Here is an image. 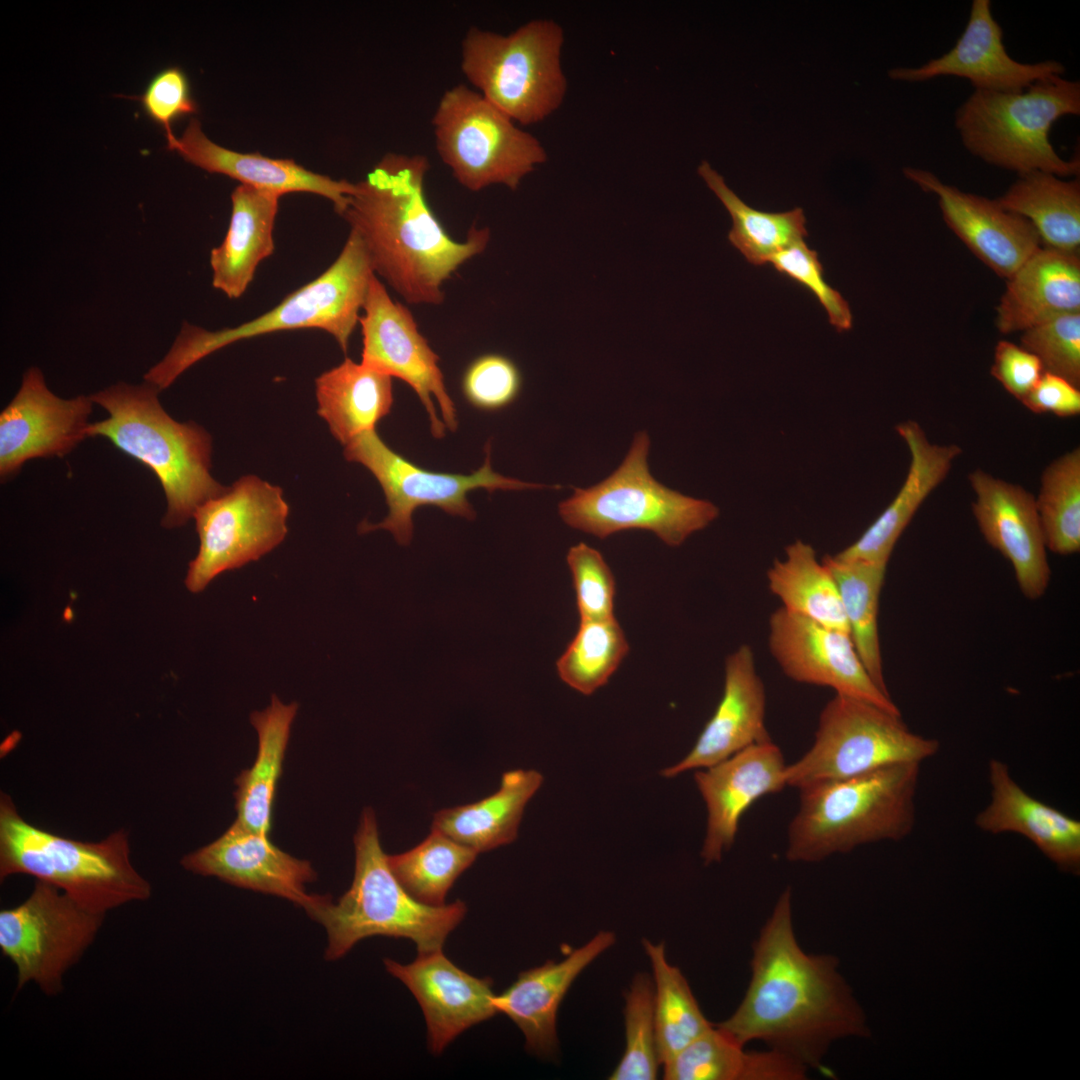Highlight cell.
Masks as SVG:
<instances>
[{"mask_svg": "<svg viewBox=\"0 0 1080 1080\" xmlns=\"http://www.w3.org/2000/svg\"><path fill=\"white\" fill-rule=\"evenodd\" d=\"M751 977L742 1001L715 1024L740 1044L764 1042L817 1069L832 1044L867 1037L866 1015L832 954L806 953L799 945L786 888L752 946Z\"/></svg>", "mask_w": 1080, "mask_h": 1080, "instance_id": "cell-1", "label": "cell"}, {"mask_svg": "<svg viewBox=\"0 0 1080 1080\" xmlns=\"http://www.w3.org/2000/svg\"><path fill=\"white\" fill-rule=\"evenodd\" d=\"M429 167L424 155L383 156L355 183L340 215L365 245L375 274L407 303L439 305L444 282L486 249L490 231L473 225L463 242L447 234L425 197Z\"/></svg>", "mask_w": 1080, "mask_h": 1080, "instance_id": "cell-2", "label": "cell"}, {"mask_svg": "<svg viewBox=\"0 0 1080 1080\" xmlns=\"http://www.w3.org/2000/svg\"><path fill=\"white\" fill-rule=\"evenodd\" d=\"M159 392L147 382H119L90 395L109 417L89 424L87 436L107 438L156 475L167 500L162 526L176 528L227 487L210 473L211 435L195 422L170 417L160 404Z\"/></svg>", "mask_w": 1080, "mask_h": 1080, "instance_id": "cell-3", "label": "cell"}, {"mask_svg": "<svg viewBox=\"0 0 1080 1080\" xmlns=\"http://www.w3.org/2000/svg\"><path fill=\"white\" fill-rule=\"evenodd\" d=\"M919 763H901L799 790L785 856L815 863L880 841H899L913 830Z\"/></svg>", "mask_w": 1080, "mask_h": 1080, "instance_id": "cell-4", "label": "cell"}, {"mask_svg": "<svg viewBox=\"0 0 1080 1080\" xmlns=\"http://www.w3.org/2000/svg\"><path fill=\"white\" fill-rule=\"evenodd\" d=\"M367 249L350 231L335 261L265 314L236 327L209 331L184 323L167 354L144 375L159 391L201 359L232 343L296 329H320L346 353L375 276Z\"/></svg>", "mask_w": 1080, "mask_h": 1080, "instance_id": "cell-5", "label": "cell"}, {"mask_svg": "<svg viewBox=\"0 0 1080 1080\" xmlns=\"http://www.w3.org/2000/svg\"><path fill=\"white\" fill-rule=\"evenodd\" d=\"M354 845L355 872L349 890L336 903L323 896L307 912L326 929L325 958L339 959L358 941L376 935L410 939L419 953L441 950L463 920L465 903L432 906L407 892L388 864L371 808L362 812Z\"/></svg>", "mask_w": 1080, "mask_h": 1080, "instance_id": "cell-6", "label": "cell"}, {"mask_svg": "<svg viewBox=\"0 0 1080 1080\" xmlns=\"http://www.w3.org/2000/svg\"><path fill=\"white\" fill-rule=\"evenodd\" d=\"M15 874L52 884L85 909L104 915L151 895L150 883L131 863L124 829L99 842L58 836L25 821L11 797L2 793L0 879Z\"/></svg>", "mask_w": 1080, "mask_h": 1080, "instance_id": "cell-7", "label": "cell"}, {"mask_svg": "<svg viewBox=\"0 0 1080 1080\" xmlns=\"http://www.w3.org/2000/svg\"><path fill=\"white\" fill-rule=\"evenodd\" d=\"M1067 115H1080V83L1054 75L1022 91L975 90L957 109L955 127L965 148L990 165L1062 178L1080 172L1079 155L1061 158L1049 139L1052 125Z\"/></svg>", "mask_w": 1080, "mask_h": 1080, "instance_id": "cell-8", "label": "cell"}, {"mask_svg": "<svg viewBox=\"0 0 1080 1080\" xmlns=\"http://www.w3.org/2000/svg\"><path fill=\"white\" fill-rule=\"evenodd\" d=\"M563 43V29L552 19H533L509 34L473 26L461 44V70L516 124H537L559 109L567 92Z\"/></svg>", "mask_w": 1080, "mask_h": 1080, "instance_id": "cell-9", "label": "cell"}, {"mask_svg": "<svg viewBox=\"0 0 1080 1080\" xmlns=\"http://www.w3.org/2000/svg\"><path fill=\"white\" fill-rule=\"evenodd\" d=\"M650 439L635 434L621 465L588 488H574L558 506L570 527L604 539L626 530H647L671 547L705 529L719 515L712 502L684 495L658 482L650 473Z\"/></svg>", "mask_w": 1080, "mask_h": 1080, "instance_id": "cell-10", "label": "cell"}, {"mask_svg": "<svg viewBox=\"0 0 1080 1080\" xmlns=\"http://www.w3.org/2000/svg\"><path fill=\"white\" fill-rule=\"evenodd\" d=\"M431 124L439 157L473 192L496 184L516 190L548 157L535 136L465 84L444 92Z\"/></svg>", "mask_w": 1080, "mask_h": 1080, "instance_id": "cell-11", "label": "cell"}, {"mask_svg": "<svg viewBox=\"0 0 1080 1080\" xmlns=\"http://www.w3.org/2000/svg\"><path fill=\"white\" fill-rule=\"evenodd\" d=\"M939 748L936 739L910 731L901 714L835 694L820 712L810 749L796 762L787 764L786 785L800 789L890 765L921 764Z\"/></svg>", "mask_w": 1080, "mask_h": 1080, "instance_id": "cell-12", "label": "cell"}, {"mask_svg": "<svg viewBox=\"0 0 1080 1080\" xmlns=\"http://www.w3.org/2000/svg\"><path fill=\"white\" fill-rule=\"evenodd\" d=\"M104 918L36 880L27 899L0 912V949L16 967L17 991L33 982L48 996L60 993L65 973L93 943Z\"/></svg>", "mask_w": 1080, "mask_h": 1080, "instance_id": "cell-13", "label": "cell"}, {"mask_svg": "<svg viewBox=\"0 0 1080 1080\" xmlns=\"http://www.w3.org/2000/svg\"><path fill=\"white\" fill-rule=\"evenodd\" d=\"M289 506L279 486L246 475L195 511L200 546L185 585L199 593L219 574L260 559L286 537Z\"/></svg>", "mask_w": 1080, "mask_h": 1080, "instance_id": "cell-14", "label": "cell"}, {"mask_svg": "<svg viewBox=\"0 0 1080 1080\" xmlns=\"http://www.w3.org/2000/svg\"><path fill=\"white\" fill-rule=\"evenodd\" d=\"M344 447L346 460L362 464L377 479L389 508L382 522L371 524L363 521L359 525V533L387 530L400 545L410 543L413 536L412 514L420 506H435L446 513L473 519L475 511L467 498L472 490L483 488L491 493L495 490L544 487L493 471L489 444L485 448L483 465L469 475L421 468L387 446L376 429L357 436Z\"/></svg>", "mask_w": 1080, "mask_h": 1080, "instance_id": "cell-15", "label": "cell"}, {"mask_svg": "<svg viewBox=\"0 0 1080 1080\" xmlns=\"http://www.w3.org/2000/svg\"><path fill=\"white\" fill-rule=\"evenodd\" d=\"M360 315L361 363L407 383L429 416L432 435L458 427L456 407L445 387L439 356L420 333L408 308L394 301L375 275Z\"/></svg>", "mask_w": 1080, "mask_h": 1080, "instance_id": "cell-16", "label": "cell"}, {"mask_svg": "<svg viewBox=\"0 0 1080 1080\" xmlns=\"http://www.w3.org/2000/svg\"><path fill=\"white\" fill-rule=\"evenodd\" d=\"M767 642L771 656L792 681L828 687L901 714L866 670L849 633L779 607L769 617Z\"/></svg>", "mask_w": 1080, "mask_h": 1080, "instance_id": "cell-17", "label": "cell"}, {"mask_svg": "<svg viewBox=\"0 0 1080 1080\" xmlns=\"http://www.w3.org/2000/svg\"><path fill=\"white\" fill-rule=\"evenodd\" d=\"M90 396H56L38 367L23 375L20 388L0 414V475L6 480L34 458L63 457L87 436Z\"/></svg>", "mask_w": 1080, "mask_h": 1080, "instance_id": "cell-18", "label": "cell"}, {"mask_svg": "<svg viewBox=\"0 0 1080 1080\" xmlns=\"http://www.w3.org/2000/svg\"><path fill=\"white\" fill-rule=\"evenodd\" d=\"M976 495L972 512L986 542L1011 564L1022 594L1036 600L1051 570L1035 497L1019 485L977 469L969 474Z\"/></svg>", "mask_w": 1080, "mask_h": 1080, "instance_id": "cell-19", "label": "cell"}, {"mask_svg": "<svg viewBox=\"0 0 1080 1080\" xmlns=\"http://www.w3.org/2000/svg\"><path fill=\"white\" fill-rule=\"evenodd\" d=\"M786 767L781 749L770 740L695 770L694 780L707 809L701 849L705 864L721 861L730 850L741 817L753 803L787 787Z\"/></svg>", "mask_w": 1080, "mask_h": 1080, "instance_id": "cell-20", "label": "cell"}, {"mask_svg": "<svg viewBox=\"0 0 1080 1080\" xmlns=\"http://www.w3.org/2000/svg\"><path fill=\"white\" fill-rule=\"evenodd\" d=\"M1064 72L1056 60L1021 63L1011 58L1002 27L992 15L991 1L973 0L967 25L952 49L916 68H894L889 76L908 82L954 76L969 80L975 90L1016 92Z\"/></svg>", "mask_w": 1080, "mask_h": 1080, "instance_id": "cell-21", "label": "cell"}, {"mask_svg": "<svg viewBox=\"0 0 1080 1080\" xmlns=\"http://www.w3.org/2000/svg\"><path fill=\"white\" fill-rule=\"evenodd\" d=\"M181 864L196 874L288 899L306 912L323 898L306 893L305 884L316 879L309 861L289 855L269 836L236 820L219 838L183 857Z\"/></svg>", "mask_w": 1080, "mask_h": 1080, "instance_id": "cell-22", "label": "cell"}, {"mask_svg": "<svg viewBox=\"0 0 1080 1080\" xmlns=\"http://www.w3.org/2000/svg\"><path fill=\"white\" fill-rule=\"evenodd\" d=\"M904 174L937 196L947 226L998 276L1009 279L1040 248L1033 225L997 200L963 192L924 169L907 167Z\"/></svg>", "mask_w": 1080, "mask_h": 1080, "instance_id": "cell-23", "label": "cell"}, {"mask_svg": "<svg viewBox=\"0 0 1080 1080\" xmlns=\"http://www.w3.org/2000/svg\"><path fill=\"white\" fill-rule=\"evenodd\" d=\"M384 965L408 987L421 1006L429 1049L434 1054H440L466 1029L497 1013L492 980L470 975L441 950L419 953L409 964L386 958Z\"/></svg>", "mask_w": 1080, "mask_h": 1080, "instance_id": "cell-24", "label": "cell"}, {"mask_svg": "<svg viewBox=\"0 0 1080 1080\" xmlns=\"http://www.w3.org/2000/svg\"><path fill=\"white\" fill-rule=\"evenodd\" d=\"M766 690L748 644L727 656L723 694L690 752L661 771L666 778L706 768L758 743L771 740L765 723Z\"/></svg>", "mask_w": 1080, "mask_h": 1080, "instance_id": "cell-25", "label": "cell"}, {"mask_svg": "<svg viewBox=\"0 0 1080 1080\" xmlns=\"http://www.w3.org/2000/svg\"><path fill=\"white\" fill-rule=\"evenodd\" d=\"M615 940L613 932L600 931L563 960H549L521 972L502 994L494 995L497 1013L507 1015L522 1031L528 1052L539 1057L556 1053V1016L564 996L579 974Z\"/></svg>", "mask_w": 1080, "mask_h": 1080, "instance_id": "cell-26", "label": "cell"}, {"mask_svg": "<svg viewBox=\"0 0 1080 1080\" xmlns=\"http://www.w3.org/2000/svg\"><path fill=\"white\" fill-rule=\"evenodd\" d=\"M988 780L990 802L975 817V825L994 835H1022L1060 870L1079 874L1080 821L1027 793L999 759L989 761Z\"/></svg>", "mask_w": 1080, "mask_h": 1080, "instance_id": "cell-27", "label": "cell"}, {"mask_svg": "<svg viewBox=\"0 0 1080 1080\" xmlns=\"http://www.w3.org/2000/svg\"><path fill=\"white\" fill-rule=\"evenodd\" d=\"M170 150L177 151L188 163L209 173L226 175L241 185L279 196L292 192L320 195L333 203L339 215L355 190V183L315 173L292 159L269 158L222 147L204 134L196 118L190 119L182 136L176 139Z\"/></svg>", "mask_w": 1080, "mask_h": 1080, "instance_id": "cell-28", "label": "cell"}, {"mask_svg": "<svg viewBox=\"0 0 1080 1080\" xmlns=\"http://www.w3.org/2000/svg\"><path fill=\"white\" fill-rule=\"evenodd\" d=\"M896 431L910 452L906 479L890 504L851 545L835 554L844 560L888 563L893 549L919 507L947 477L962 449L956 444L931 443L923 428L908 420Z\"/></svg>", "mask_w": 1080, "mask_h": 1080, "instance_id": "cell-29", "label": "cell"}, {"mask_svg": "<svg viewBox=\"0 0 1080 1080\" xmlns=\"http://www.w3.org/2000/svg\"><path fill=\"white\" fill-rule=\"evenodd\" d=\"M1007 280L995 320L1003 334L1080 313L1078 254L1040 247Z\"/></svg>", "mask_w": 1080, "mask_h": 1080, "instance_id": "cell-30", "label": "cell"}, {"mask_svg": "<svg viewBox=\"0 0 1080 1080\" xmlns=\"http://www.w3.org/2000/svg\"><path fill=\"white\" fill-rule=\"evenodd\" d=\"M280 197L241 184L233 190L226 235L210 253L212 286L228 298L241 297L254 279L258 265L272 255Z\"/></svg>", "mask_w": 1080, "mask_h": 1080, "instance_id": "cell-31", "label": "cell"}, {"mask_svg": "<svg viewBox=\"0 0 1080 1080\" xmlns=\"http://www.w3.org/2000/svg\"><path fill=\"white\" fill-rule=\"evenodd\" d=\"M542 782L543 776L536 770L506 771L496 792L473 803L437 811L432 828L477 853L512 843L525 806Z\"/></svg>", "mask_w": 1080, "mask_h": 1080, "instance_id": "cell-32", "label": "cell"}, {"mask_svg": "<svg viewBox=\"0 0 1080 1080\" xmlns=\"http://www.w3.org/2000/svg\"><path fill=\"white\" fill-rule=\"evenodd\" d=\"M317 412L342 445L374 430L393 405L392 377L345 358L315 380Z\"/></svg>", "mask_w": 1080, "mask_h": 1080, "instance_id": "cell-33", "label": "cell"}, {"mask_svg": "<svg viewBox=\"0 0 1080 1080\" xmlns=\"http://www.w3.org/2000/svg\"><path fill=\"white\" fill-rule=\"evenodd\" d=\"M663 1066L666 1080H804L808 1071L775 1050H747L716 1025Z\"/></svg>", "mask_w": 1080, "mask_h": 1080, "instance_id": "cell-34", "label": "cell"}, {"mask_svg": "<svg viewBox=\"0 0 1080 1080\" xmlns=\"http://www.w3.org/2000/svg\"><path fill=\"white\" fill-rule=\"evenodd\" d=\"M297 710L296 702L284 704L273 695L266 709L250 715L258 735V749L252 767L243 770L235 781L236 821L267 836L272 827L274 798Z\"/></svg>", "mask_w": 1080, "mask_h": 1080, "instance_id": "cell-35", "label": "cell"}, {"mask_svg": "<svg viewBox=\"0 0 1080 1080\" xmlns=\"http://www.w3.org/2000/svg\"><path fill=\"white\" fill-rule=\"evenodd\" d=\"M1005 210L1027 219L1048 248L1078 254L1080 247V182L1032 171L1019 175L996 199Z\"/></svg>", "mask_w": 1080, "mask_h": 1080, "instance_id": "cell-36", "label": "cell"}, {"mask_svg": "<svg viewBox=\"0 0 1080 1080\" xmlns=\"http://www.w3.org/2000/svg\"><path fill=\"white\" fill-rule=\"evenodd\" d=\"M766 578L769 591L785 610L849 633L836 581L811 544L802 540L789 544Z\"/></svg>", "mask_w": 1080, "mask_h": 1080, "instance_id": "cell-37", "label": "cell"}, {"mask_svg": "<svg viewBox=\"0 0 1080 1080\" xmlns=\"http://www.w3.org/2000/svg\"><path fill=\"white\" fill-rule=\"evenodd\" d=\"M822 562L832 573L841 598L849 635L866 670L886 693L878 630L879 598L887 564L844 560L826 555Z\"/></svg>", "mask_w": 1080, "mask_h": 1080, "instance_id": "cell-38", "label": "cell"}, {"mask_svg": "<svg viewBox=\"0 0 1080 1080\" xmlns=\"http://www.w3.org/2000/svg\"><path fill=\"white\" fill-rule=\"evenodd\" d=\"M698 173L732 218L733 225L728 234L730 243L751 264L769 263L775 254L804 241L808 233L803 209L798 207L781 213L756 210L743 202L707 161L700 164Z\"/></svg>", "mask_w": 1080, "mask_h": 1080, "instance_id": "cell-39", "label": "cell"}, {"mask_svg": "<svg viewBox=\"0 0 1080 1080\" xmlns=\"http://www.w3.org/2000/svg\"><path fill=\"white\" fill-rule=\"evenodd\" d=\"M642 943L653 972L656 1043L664 1065L714 1024L703 1014L681 970L668 962L665 944L647 939Z\"/></svg>", "mask_w": 1080, "mask_h": 1080, "instance_id": "cell-40", "label": "cell"}, {"mask_svg": "<svg viewBox=\"0 0 1080 1080\" xmlns=\"http://www.w3.org/2000/svg\"><path fill=\"white\" fill-rule=\"evenodd\" d=\"M477 852L431 828L414 848L387 855L388 864L402 886L416 900L432 906L445 904L456 879L475 861Z\"/></svg>", "mask_w": 1080, "mask_h": 1080, "instance_id": "cell-41", "label": "cell"}, {"mask_svg": "<svg viewBox=\"0 0 1080 1080\" xmlns=\"http://www.w3.org/2000/svg\"><path fill=\"white\" fill-rule=\"evenodd\" d=\"M629 651L615 617L580 619L577 633L556 663L561 680L583 695L607 683Z\"/></svg>", "mask_w": 1080, "mask_h": 1080, "instance_id": "cell-42", "label": "cell"}, {"mask_svg": "<svg viewBox=\"0 0 1080 1080\" xmlns=\"http://www.w3.org/2000/svg\"><path fill=\"white\" fill-rule=\"evenodd\" d=\"M1035 502L1047 549L1059 555L1079 552V448L1062 455L1046 467Z\"/></svg>", "mask_w": 1080, "mask_h": 1080, "instance_id": "cell-43", "label": "cell"}, {"mask_svg": "<svg viewBox=\"0 0 1080 1080\" xmlns=\"http://www.w3.org/2000/svg\"><path fill=\"white\" fill-rule=\"evenodd\" d=\"M625 1049L610 1080H653L659 1061L655 1021L653 979L638 973L625 994Z\"/></svg>", "mask_w": 1080, "mask_h": 1080, "instance_id": "cell-44", "label": "cell"}, {"mask_svg": "<svg viewBox=\"0 0 1080 1080\" xmlns=\"http://www.w3.org/2000/svg\"><path fill=\"white\" fill-rule=\"evenodd\" d=\"M1021 347L1040 360L1044 372L1080 386V313L1064 314L1023 331Z\"/></svg>", "mask_w": 1080, "mask_h": 1080, "instance_id": "cell-45", "label": "cell"}, {"mask_svg": "<svg viewBox=\"0 0 1080 1080\" xmlns=\"http://www.w3.org/2000/svg\"><path fill=\"white\" fill-rule=\"evenodd\" d=\"M566 561L580 619L614 617L615 579L602 554L580 542L570 547Z\"/></svg>", "mask_w": 1080, "mask_h": 1080, "instance_id": "cell-46", "label": "cell"}, {"mask_svg": "<svg viewBox=\"0 0 1080 1080\" xmlns=\"http://www.w3.org/2000/svg\"><path fill=\"white\" fill-rule=\"evenodd\" d=\"M777 272L810 291L825 309L830 324L838 331L852 328L853 317L848 302L823 277L818 253L805 241L775 254L770 262Z\"/></svg>", "mask_w": 1080, "mask_h": 1080, "instance_id": "cell-47", "label": "cell"}, {"mask_svg": "<svg viewBox=\"0 0 1080 1080\" xmlns=\"http://www.w3.org/2000/svg\"><path fill=\"white\" fill-rule=\"evenodd\" d=\"M522 375L508 357L489 353L475 358L465 369L461 388L467 402L483 411H497L520 394Z\"/></svg>", "mask_w": 1080, "mask_h": 1080, "instance_id": "cell-48", "label": "cell"}, {"mask_svg": "<svg viewBox=\"0 0 1080 1080\" xmlns=\"http://www.w3.org/2000/svg\"><path fill=\"white\" fill-rule=\"evenodd\" d=\"M133 98L138 100L143 112L165 132L167 149H170L177 139L172 125L180 118L198 112L189 79L177 66H169L157 72L143 93Z\"/></svg>", "mask_w": 1080, "mask_h": 1080, "instance_id": "cell-49", "label": "cell"}, {"mask_svg": "<svg viewBox=\"0 0 1080 1080\" xmlns=\"http://www.w3.org/2000/svg\"><path fill=\"white\" fill-rule=\"evenodd\" d=\"M1043 366L1033 353L1002 340L997 343L992 376L1017 400L1023 401L1040 380Z\"/></svg>", "mask_w": 1080, "mask_h": 1080, "instance_id": "cell-50", "label": "cell"}, {"mask_svg": "<svg viewBox=\"0 0 1080 1080\" xmlns=\"http://www.w3.org/2000/svg\"><path fill=\"white\" fill-rule=\"evenodd\" d=\"M1022 403L1038 414L1077 416L1080 413V391L1064 378L1044 372Z\"/></svg>", "mask_w": 1080, "mask_h": 1080, "instance_id": "cell-51", "label": "cell"}]
</instances>
